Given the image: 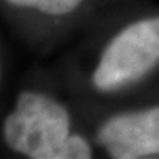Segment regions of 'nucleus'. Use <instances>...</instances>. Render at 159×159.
Wrapping results in <instances>:
<instances>
[{
    "label": "nucleus",
    "instance_id": "f257e3e1",
    "mask_svg": "<svg viewBox=\"0 0 159 159\" xmlns=\"http://www.w3.org/2000/svg\"><path fill=\"white\" fill-rule=\"evenodd\" d=\"M6 144L33 159H89L91 148L71 134L66 109L52 97L24 91L3 124Z\"/></svg>",
    "mask_w": 159,
    "mask_h": 159
},
{
    "label": "nucleus",
    "instance_id": "f03ea898",
    "mask_svg": "<svg viewBox=\"0 0 159 159\" xmlns=\"http://www.w3.org/2000/svg\"><path fill=\"white\" fill-rule=\"evenodd\" d=\"M159 65V16L144 18L121 30L105 47L93 72L97 91L112 93L144 78Z\"/></svg>",
    "mask_w": 159,
    "mask_h": 159
},
{
    "label": "nucleus",
    "instance_id": "7ed1b4c3",
    "mask_svg": "<svg viewBox=\"0 0 159 159\" xmlns=\"http://www.w3.org/2000/svg\"><path fill=\"white\" fill-rule=\"evenodd\" d=\"M97 142L116 159L159 158V106L109 118L97 133Z\"/></svg>",
    "mask_w": 159,
    "mask_h": 159
},
{
    "label": "nucleus",
    "instance_id": "20e7f679",
    "mask_svg": "<svg viewBox=\"0 0 159 159\" xmlns=\"http://www.w3.org/2000/svg\"><path fill=\"white\" fill-rule=\"evenodd\" d=\"M18 7H34L49 15H66L78 7L81 0H7Z\"/></svg>",
    "mask_w": 159,
    "mask_h": 159
}]
</instances>
